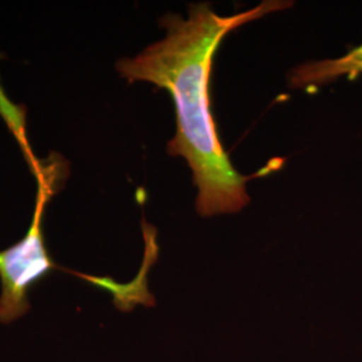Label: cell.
Returning <instances> with one entry per match:
<instances>
[{"mask_svg": "<svg viewBox=\"0 0 362 362\" xmlns=\"http://www.w3.org/2000/svg\"><path fill=\"white\" fill-rule=\"evenodd\" d=\"M362 76V43L342 57L333 59L308 61L291 69L287 76L293 90H317L341 78L353 81Z\"/></svg>", "mask_w": 362, "mask_h": 362, "instance_id": "3957f363", "label": "cell"}, {"mask_svg": "<svg viewBox=\"0 0 362 362\" xmlns=\"http://www.w3.org/2000/svg\"><path fill=\"white\" fill-rule=\"evenodd\" d=\"M291 6L293 1L264 0L243 13L221 16L208 3L191 4L187 18L169 13L160 19L165 38L117 62L121 77L151 82L170 94L176 133L167 151L172 157H182L192 170L197 188L194 207L200 216L240 212L250 203L247 181L264 175V170L251 176L239 173L221 146L209 105L214 57L233 30Z\"/></svg>", "mask_w": 362, "mask_h": 362, "instance_id": "6da1fadb", "label": "cell"}, {"mask_svg": "<svg viewBox=\"0 0 362 362\" xmlns=\"http://www.w3.org/2000/svg\"><path fill=\"white\" fill-rule=\"evenodd\" d=\"M33 168L38 176V194L31 226L19 242L0 251V324H11L28 313L30 288L57 269L46 247L43 215L65 167L57 163L43 167L33 157Z\"/></svg>", "mask_w": 362, "mask_h": 362, "instance_id": "7a4b0ae2", "label": "cell"}]
</instances>
